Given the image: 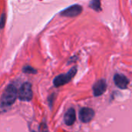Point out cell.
Instances as JSON below:
<instances>
[{
  "instance_id": "cell-1",
  "label": "cell",
  "mask_w": 132,
  "mask_h": 132,
  "mask_svg": "<svg viewBox=\"0 0 132 132\" xmlns=\"http://www.w3.org/2000/svg\"><path fill=\"white\" fill-rule=\"evenodd\" d=\"M17 97H18V91L16 87L14 85L10 84L6 87V89L5 90V91L2 95L1 104L3 107L11 106L16 100Z\"/></svg>"
},
{
  "instance_id": "cell-2",
  "label": "cell",
  "mask_w": 132,
  "mask_h": 132,
  "mask_svg": "<svg viewBox=\"0 0 132 132\" xmlns=\"http://www.w3.org/2000/svg\"><path fill=\"white\" fill-rule=\"evenodd\" d=\"M76 73H77V68L73 67L68 73H64V74H60V75L57 76L53 80L54 86L55 87H60V86H63V85L67 84L75 76Z\"/></svg>"
},
{
  "instance_id": "cell-3",
  "label": "cell",
  "mask_w": 132,
  "mask_h": 132,
  "mask_svg": "<svg viewBox=\"0 0 132 132\" xmlns=\"http://www.w3.org/2000/svg\"><path fill=\"white\" fill-rule=\"evenodd\" d=\"M18 97L21 101H30L32 98V90L30 83H24L19 88L18 92Z\"/></svg>"
},
{
  "instance_id": "cell-4",
  "label": "cell",
  "mask_w": 132,
  "mask_h": 132,
  "mask_svg": "<svg viewBox=\"0 0 132 132\" xmlns=\"http://www.w3.org/2000/svg\"><path fill=\"white\" fill-rule=\"evenodd\" d=\"M94 116V111L93 109L89 108H84L79 112L80 120L84 123H87L90 121Z\"/></svg>"
},
{
  "instance_id": "cell-5",
  "label": "cell",
  "mask_w": 132,
  "mask_h": 132,
  "mask_svg": "<svg viewBox=\"0 0 132 132\" xmlns=\"http://www.w3.org/2000/svg\"><path fill=\"white\" fill-rule=\"evenodd\" d=\"M82 12V7L80 5H73L61 12V15L66 17H75Z\"/></svg>"
},
{
  "instance_id": "cell-6",
  "label": "cell",
  "mask_w": 132,
  "mask_h": 132,
  "mask_svg": "<svg viewBox=\"0 0 132 132\" xmlns=\"http://www.w3.org/2000/svg\"><path fill=\"white\" fill-rule=\"evenodd\" d=\"M107 88V84L104 80H100L97 82H96L93 87V92L94 96H101L102 95Z\"/></svg>"
},
{
  "instance_id": "cell-7",
  "label": "cell",
  "mask_w": 132,
  "mask_h": 132,
  "mask_svg": "<svg viewBox=\"0 0 132 132\" xmlns=\"http://www.w3.org/2000/svg\"><path fill=\"white\" fill-rule=\"evenodd\" d=\"M114 80L117 87L121 89H126L129 84L128 79L122 74H116L114 77Z\"/></svg>"
},
{
  "instance_id": "cell-8",
  "label": "cell",
  "mask_w": 132,
  "mask_h": 132,
  "mask_svg": "<svg viewBox=\"0 0 132 132\" xmlns=\"http://www.w3.org/2000/svg\"><path fill=\"white\" fill-rule=\"evenodd\" d=\"M76 120V113L73 108H70L64 115V122L67 125L71 126Z\"/></svg>"
},
{
  "instance_id": "cell-9",
  "label": "cell",
  "mask_w": 132,
  "mask_h": 132,
  "mask_svg": "<svg viewBox=\"0 0 132 132\" xmlns=\"http://www.w3.org/2000/svg\"><path fill=\"white\" fill-rule=\"evenodd\" d=\"M90 7L96 11L101 10V1L100 0H92L90 3Z\"/></svg>"
},
{
  "instance_id": "cell-10",
  "label": "cell",
  "mask_w": 132,
  "mask_h": 132,
  "mask_svg": "<svg viewBox=\"0 0 132 132\" xmlns=\"http://www.w3.org/2000/svg\"><path fill=\"white\" fill-rule=\"evenodd\" d=\"M23 72L27 73H36V70L35 69H33L32 67H29V66H26L23 68Z\"/></svg>"
},
{
  "instance_id": "cell-11",
  "label": "cell",
  "mask_w": 132,
  "mask_h": 132,
  "mask_svg": "<svg viewBox=\"0 0 132 132\" xmlns=\"http://www.w3.org/2000/svg\"><path fill=\"white\" fill-rule=\"evenodd\" d=\"M5 15H4V14H2V18H1V22H0V28H3L4 24H5Z\"/></svg>"
},
{
  "instance_id": "cell-12",
  "label": "cell",
  "mask_w": 132,
  "mask_h": 132,
  "mask_svg": "<svg viewBox=\"0 0 132 132\" xmlns=\"http://www.w3.org/2000/svg\"><path fill=\"white\" fill-rule=\"evenodd\" d=\"M32 132H36V131H32Z\"/></svg>"
}]
</instances>
